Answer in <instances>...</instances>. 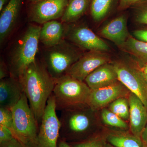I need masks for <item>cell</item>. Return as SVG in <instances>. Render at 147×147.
Masks as SVG:
<instances>
[{"mask_svg": "<svg viewBox=\"0 0 147 147\" xmlns=\"http://www.w3.org/2000/svg\"><path fill=\"white\" fill-rule=\"evenodd\" d=\"M129 108L130 129L131 133L141 137L147 123V110L144 103L130 92L128 98Z\"/></svg>", "mask_w": 147, "mask_h": 147, "instance_id": "obj_14", "label": "cell"}, {"mask_svg": "<svg viewBox=\"0 0 147 147\" xmlns=\"http://www.w3.org/2000/svg\"><path fill=\"white\" fill-rule=\"evenodd\" d=\"M47 49L43 63L55 79L66 75L71 66L82 56L64 39Z\"/></svg>", "mask_w": 147, "mask_h": 147, "instance_id": "obj_5", "label": "cell"}, {"mask_svg": "<svg viewBox=\"0 0 147 147\" xmlns=\"http://www.w3.org/2000/svg\"><path fill=\"white\" fill-rule=\"evenodd\" d=\"M9 0H0V11H1L7 4Z\"/></svg>", "mask_w": 147, "mask_h": 147, "instance_id": "obj_35", "label": "cell"}, {"mask_svg": "<svg viewBox=\"0 0 147 147\" xmlns=\"http://www.w3.org/2000/svg\"><path fill=\"white\" fill-rule=\"evenodd\" d=\"M24 0H9L1 12L0 42L5 40L14 29Z\"/></svg>", "mask_w": 147, "mask_h": 147, "instance_id": "obj_15", "label": "cell"}, {"mask_svg": "<svg viewBox=\"0 0 147 147\" xmlns=\"http://www.w3.org/2000/svg\"><path fill=\"white\" fill-rule=\"evenodd\" d=\"M140 0H120L119 7L120 9H124L136 3Z\"/></svg>", "mask_w": 147, "mask_h": 147, "instance_id": "obj_32", "label": "cell"}, {"mask_svg": "<svg viewBox=\"0 0 147 147\" xmlns=\"http://www.w3.org/2000/svg\"><path fill=\"white\" fill-rule=\"evenodd\" d=\"M101 117L104 123L110 126L117 128L127 129L128 128L127 123L118 116L110 110L104 109L101 113Z\"/></svg>", "mask_w": 147, "mask_h": 147, "instance_id": "obj_24", "label": "cell"}, {"mask_svg": "<svg viewBox=\"0 0 147 147\" xmlns=\"http://www.w3.org/2000/svg\"><path fill=\"white\" fill-rule=\"evenodd\" d=\"M32 3H34L40 1H42V0H30Z\"/></svg>", "mask_w": 147, "mask_h": 147, "instance_id": "obj_37", "label": "cell"}, {"mask_svg": "<svg viewBox=\"0 0 147 147\" xmlns=\"http://www.w3.org/2000/svg\"><path fill=\"white\" fill-rule=\"evenodd\" d=\"M141 138L144 144L145 147H147V123L141 135Z\"/></svg>", "mask_w": 147, "mask_h": 147, "instance_id": "obj_33", "label": "cell"}, {"mask_svg": "<svg viewBox=\"0 0 147 147\" xmlns=\"http://www.w3.org/2000/svg\"><path fill=\"white\" fill-rule=\"evenodd\" d=\"M24 90L19 79L12 75L1 79L0 106L11 109L21 99Z\"/></svg>", "mask_w": 147, "mask_h": 147, "instance_id": "obj_13", "label": "cell"}, {"mask_svg": "<svg viewBox=\"0 0 147 147\" xmlns=\"http://www.w3.org/2000/svg\"><path fill=\"white\" fill-rule=\"evenodd\" d=\"M56 111L55 98L52 93L40 123L34 147H57L61 123Z\"/></svg>", "mask_w": 147, "mask_h": 147, "instance_id": "obj_6", "label": "cell"}, {"mask_svg": "<svg viewBox=\"0 0 147 147\" xmlns=\"http://www.w3.org/2000/svg\"><path fill=\"white\" fill-rule=\"evenodd\" d=\"M5 64L3 62H1L0 66V79H2L10 76V73Z\"/></svg>", "mask_w": 147, "mask_h": 147, "instance_id": "obj_31", "label": "cell"}, {"mask_svg": "<svg viewBox=\"0 0 147 147\" xmlns=\"http://www.w3.org/2000/svg\"><path fill=\"white\" fill-rule=\"evenodd\" d=\"M110 57L106 52L89 51L82 55L71 66L67 74L84 82L87 76L98 67L109 63Z\"/></svg>", "mask_w": 147, "mask_h": 147, "instance_id": "obj_11", "label": "cell"}, {"mask_svg": "<svg viewBox=\"0 0 147 147\" xmlns=\"http://www.w3.org/2000/svg\"><path fill=\"white\" fill-rule=\"evenodd\" d=\"M100 33L104 38L120 46L129 36L125 16H119L113 19L102 28Z\"/></svg>", "mask_w": 147, "mask_h": 147, "instance_id": "obj_17", "label": "cell"}, {"mask_svg": "<svg viewBox=\"0 0 147 147\" xmlns=\"http://www.w3.org/2000/svg\"><path fill=\"white\" fill-rule=\"evenodd\" d=\"M138 68L143 73L147 74V65H139V67Z\"/></svg>", "mask_w": 147, "mask_h": 147, "instance_id": "obj_36", "label": "cell"}, {"mask_svg": "<svg viewBox=\"0 0 147 147\" xmlns=\"http://www.w3.org/2000/svg\"><path fill=\"white\" fill-rule=\"evenodd\" d=\"M0 147H29L16 138L10 141L0 144Z\"/></svg>", "mask_w": 147, "mask_h": 147, "instance_id": "obj_29", "label": "cell"}, {"mask_svg": "<svg viewBox=\"0 0 147 147\" xmlns=\"http://www.w3.org/2000/svg\"><path fill=\"white\" fill-rule=\"evenodd\" d=\"M118 81L114 65L106 63L90 74L84 82L92 90L107 86Z\"/></svg>", "mask_w": 147, "mask_h": 147, "instance_id": "obj_16", "label": "cell"}, {"mask_svg": "<svg viewBox=\"0 0 147 147\" xmlns=\"http://www.w3.org/2000/svg\"><path fill=\"white\" fill-rule=\"evenodd\" d=\"M106 137L100 135L91 136L80 142L70 144L72 147H105L107 144Z\"/></svg>", "mask_w": 147, "mask_h": 147, "instance_id": "obj_25", "label": "cell"}, {"mask_svg": "<svg viewBox=\"0 0 147 147\" xmlns=\"http://www.w3.org/2000/svg\"><path fill=\"white\" fill-rule=\"evenodd\" d=\"M113 0H92L91 13L95 21L102 20L107 15L113 3Z\"/></svg>", "mask_w": 147, "mask_h": 147, "instance_id": "obj_22", "label": "cell"}, {"mask_svg": "<svg viewBox=\"0 0 147 147\" xmlns=\"http://www.w3.org/2000/svg\"><path fill=\"white\" fill-rule=\"evenodd\" d=\"M57 147H72L71 145L65 140L59 139L58 142Z\"/></svg>", "mask_w": 147, "mask_h": 147, "instance_id": "obj_34", "label": "cell"}, {"mask_svg": "<svg viewBox=\"0 0 147 147\" xmlns=\"http://www.w3.org/2000/svg\"><path fill=\"white\" fill-rule=\"evenodd\" d=\"M133 34L136 39L147 43V30H137Z\"/></svg>", "mask_w": 147, "mask_h": 147, "instance_id": "obj_30", "label": "cell"}, {"mask_svg": "<svg viewBox=\"0 0 147 147\" xmlns=\"http://www.w3.org/2000/svg\"><path fill=\"white\" fill-rule=\"evenodd\" d=\"M109 110L123 119L129 118V104L125 97L120 98L110 103Z\"/></svg>", "mask_w": 147, "mask_h": 147, "instance_id": "obj_23", "label": "cell"}, {"mask_svg": "<svg viewBox=\"0 0 147 147\" xmlns=\"http://www.w3.org/2000/svg\"><path fill=\"white\" fill-rule=\"evenodd\" d=\"M65 26L64 23L53 20L43 24L39 35V41L46 48L57 45L64 39Z\"/></svg>", "mask_w": 147, "mask_h": 147, "instance_id": "obj_18", "label": "cell"}, {"mask_svg": "<svg viewBox=\"0 0 147 147\" xmlns=\"http://www.w3.org/2000/svg\"><path fill=\"white\" fill-rule=\"evenodd\" d=\"M130 92L128 89L118 80L107 86L92 90L87 105L93 111H96L118 98L125 97Z\"/></svg>", "mask_w": 147, "mask_h": 147, "instance_id": "obj_12", "label": "cell"}, {"mask_svg": "<svg viewBox=\"0 0 147 147\" xmlns=\"http://www.w3.org/2000/svg\"><path fill=\"white\" fill-rule=\"evenodd\" d=\"M90 0H69L61 20L64 24L77 21L85 13Z\"/></svg>", "mask_w": 147, "mask_h": 147, "instance_id": "obj_21", "label": "cell"}, {"mask_svg": "<svg viewBox=\"0 0 147 147\" xmlns=\"http://www.w3.org/2000/svg\"><path fill=\"white\" fill-rule=\"evenodd\" d=\"M143 73V72H142ZM143 75L144 76L145 79H146V81L147 83V74H145L143 73Z\"/></svg>", "mask_w": 147, "mask_h": 147, "instance_id": "obj_39", "label": "cell"}, {"mask_svg": "<svg viewBox=\"0 0 147 147\" xmlns=\"http://www.w3.org/2000/svg\"><path fill=\"white\" fill-rule=\"evenodd\" d=\"M115 147L114 146H112V145L110 144L109 143H107V144H106V147Z\"/></svg>", "mask_w": 147, "mask_h": 147, "instance_id": "obj_38", "label": "cell"}, {"mask_svg": "<svg viewBox=\"0 0 147 147\" xmlns=\"http://www.w3.org/2000/svg\"><path fill=\"white\" fill-rule=\"evenodd\" d=\"M14 138L13 132L10 129L0 125V144L10 141Z\"/></svg>", "mask_w": 147, "mask_h": 147, "instance_id": "obj_28", "label": "cell"}, {"mask_svg": "<svg viewBox=\"0 0 147 147\" xmlns=\"http://www.w3.org/2000/svg\"><path fill=\"white\" fill-rule=\"evenodd\" d=\"M28 102L24 92L18 103L11 108L12 131L16 139L29 147H34L39 127Z\"/></svg>", "mask_w": 147, "mask_h": 147, "instance_id": "obj_4", "label": "cell"}, {"mask_svg": "<svg viewBox=\"0 0 147 147\" xmlns=\"http://www.w3.org/2000/svg\"><path fill=\"white\" fill-rule=\"evenodd\" d=\"M18 79L39 124L47 100L53 93L56 79L51 76L43 63L36 60L27 67Z\"/></svg>", "mask_w": 147, "mask_h": 147, "instance_id": "obj_1", "label": "cell"}, {"mask_svg": "<svg viewBox=\"0 0 147 147\" xmlns=\"http://www.w3.org/2000/svg\"><path fill=\"white\" fill-rule=\"evenodd\" d=\"M135 20L139 24L147 25V2L138 8L136 12Z\"/></svg>", "mask_w": 147, "mask_h": 147, "instance_id": "obj_27", "label": "cell"}, {"mask_svg": "<svg viewBox=\"0 0 147 147\" xmlns=\"http://www.w3.org/2000/svg\"><path fill=\"white\" fill-rule=\"evenodd\" d=\"M69 0H42L32 3L30 11V21L38 24L61 18Z\"/></svg>", "mask_w": 147, "mask_h": 147, "instance_id": "obj_10", "label": "cell"}, {"mask_svg": "<svg viewBox=\"0 0 147 147\" xmlns=\"http://www.w3.org/2000/svg\"><path fill=\"white\" fill-rule=\"evenodd\" d=\"M124 52L134 57L140 65H147V43L129 36L123 44L119 46Z\"/></svg>", "mask_w": 147, "mask_h": 147, "instance_id": "obj_19", "label": "cell"}, {"mask_svg": "<svg viewBox=\"0 0 147 147\" xmlns=\"http://www.w3.org/2000/svg\"><path fill=\"white\" fill-rule=\"evenodd\" d=\"M0 125L7 127L12 131L13 127V115L11 109L1 107Z\"/></svg>", "mask_w": 147, "mask_h": 147, "instance_id": "obj_26", "label": "cell"}, {"mask_svg": "<svg viewBox=\"0 0 147 147\" xmlns=\"http://www.w3.org/2000/svg\"><path fill=\"white\" fill-rule=\"evenodd\" d=\"M107 142L115 147H145L141 137L131 133L112 132L106 137Z\"/></svg>", "mask_w": 147, "mask_h": 147, "instance_id": "obj_20", "label": "cell"}, {"mask_svg": "<svg viewBox=\"0 0 147 147\" xmlns=\"http://www.w3.org/2000/svg\"><path fill=\"white\" fill-rule=\"evenodd\" d=\"M113 65L119 81L139 98L147 110V83L142 71L121 62Z\"/></svg>", "mask_w": 147, "mask_h": 147, "instance_id": "obj_8", "label": "cell"}, {"mask_svg": "<svg viewBox=\"0 0 147 147\" xmlns=\"http://www.w3.org/2000/svg\"><path fill=\"white\" fill-rule=\"evenodd\" d=\"M41 27L31 24L20 37L10 56V75L19 78L27 67L36 60Z\"/></svg>", "mask_w": 147, "mask_h": 147, "instance_id": "obj_3", "label": "cell"}, {"mask_svg": "<svg viewBox=\"0 0 147 147\" xmlns=\"http://www.w3.org/2000/svg\"><path fill=\"white\" fill-rule=\"evenodd\" d=\"M64 38L77 46L89 51L107 52L109 45L88 27L84 26H65Z\"/></svg>", "mask_w": 147, "mask_h": 147, "instance_id": "obj_9", "label": "cell"}, {"mask_svg": "<svg viewBox=\"0 0 147 147\" xmlns=\"http://www.w3.org/2000/svg\"><path fill=\"white\" fill-rule=\"evenodd\" d=\"M91 90L85 82L67 74L56 79L53 92L56 110L62 111L88 106Z\"/></svg>", "mask_w": 147, "mask_h": 147, "instance_id": "obj_2", "label": "cell"}, {"mask_svg": "<svg viewBox=\"0 0 147 147\" xmlns=\"http://www.w3.org/2000/svg\"><path fill=\"white\" fill-rule=\"evenodd\" d=\"M86 107L61 111L60 139L67 142L72 136L88 131L91 126V117L84 110Z\"/></svg>", "mask_w": 147, "mask_h": 147, "instance_id": "obj_7", "label": "cell"}]
</instances>
